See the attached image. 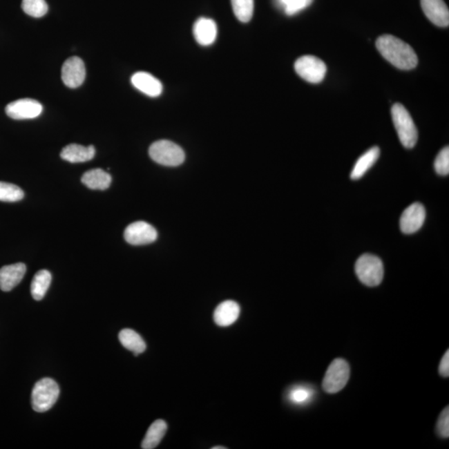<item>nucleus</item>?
Masks as SVG:
<instances>
[{"label": "nucleus", "mask_w": 449, "mask_h": 449, "mask_svg": "<svg viewBox=\"0 0 449 449\" xmlns=\"http://www.w3.org/2000/svg\"><path fill=\"white\" fill-rule=\"evenodd\" d=\"M195 39L202 46H209L218 37V26L213 19L200 18L193 26Z\"/></svg>", "instance_id": "15"}, {"label": "nucleus", "mask_w": 449, "mask_h": 449, "mask_svg": "<svg viewBox=\"0 0 449 449\" xmlns=\"http://www.w3.org/2000/svg\"><path fill=\"white\" fill-rule=\"evenodd\" d=\"M60 393L59 387L54 379L44 378L35 383L32 391L31 403L32 410L38 413H44L52 409Z\"/></svg>", "instance_id": "3"}, {"label": "nucleus", "mask_w": 449, "mask_h": 449, "mask_svg": "<svg viewBox=\"0 0 449 449\" xmlns=\"http://www.w3.org/2000/svg\"><path fill=\"white\" fill-rule=\"evenodd\" d=\"M120 341L126 350L132 351L135 356L144 353L146 349V343L140 334L131 329H122L120 333Z\"/></svg>", "instance_id": "20"}, {"label": "nucleus", "mask_w": 449, "mask_h": 449, "mask_svg": "<svg viewBox=\"0 0 449 449\" xmlns=\"http://www.w3.org/2000/svg\"><path fill=\"white\" fill-rule=\"evenodd\" d=\"M149 156L155 162L166 166H178L185 160L184 151L169 140L155 142L149 148Z\"/></svg>", "instance_id": "5"}, {"label": "nucleus", "mask_w": 449, "mask_h": 449, "mask_svg": "<svg viewBox=\"0 0 449 449\" xmlns=\"http://www.w3.org/2000/svg\"><path fill=\"white\" fill-rule=\"evenodd\" d=\"M86 68L84 61L79 57H71L62 67V80L67 87L77 88L84 84Z\"/></svg>", "instance_id": "11"}, {"label": "nucleus", "mask_w": 449, "mask_h": 449, "mask_svg": "<svg viewBox=\"0 0 449 449\" xmlns=\"http://www.w3.org/2000/svg\"><path fill=\"white\" fill-rule=\"evenodd\" d=\"M26 265L16 263L6 265L0 269V289L3 292H10L21 283L26 273Z\"/></svg>", "instance_id": "13"}, {"label": "nucleus", "mask_w": 449, "mask_h": 449, "mask_svg": "<svg viewBox=\"0 0 449 449\" xmlns=\"http://www.w3.org/2000/svg\"><path fill=\"white\" fill-rule=\"evenodd\" d=\"M232 9L236 19L242 23H248L254 12V0H231Z\"/></svg>", "instance_id": "23"}, {"label": "nucleus", "mask_w": 449, "mask_h": 449, "mask_svg": "<svg viewBox=\"0 0 449 449\" xmlns=\"http://www.w3.org/2000/svg\"><path fill=\"white\" fill-rule=\"evenodd\" d=\"M124 238L126 242L133 246H142L154 242L157 238V232L152 224L137 222L126 228Z\"/></svg>", "instance_id": "8"}, {"label": "nucleus", "mask_w": 449, "mask_h": 449, "mask_svg": "<svg viewBox=\"0 0 449 449\" xmlns=\"http://www.w3.org/2000/svg\"><path fill=\"white\" fill-rule=\"evenodd\" d=\"M376 48L383 58L401 70H411L417 66L418 56L413 48L395 36L379 37Z\"/></svg>", "instance_id": "1"}, {"label": "nucleus", "mask_w": 449, "mask_h": 449, "mask_svg": "<svg viewBox=\"0 0 449 449\" xmlns=\"http://www.w3.org/2000/svg\"><path fill=\"white\" fill-rule=\"evenodd\" d=\"M23 197V191L18 186L0 182V202H16L21 201Z\"/></svg>", "instance_id": "24"}, {"label": "nucleus", "mask_w": 449, "mask_h": 449, "mask_svg": "<svg viewBox=\"0 0 449 449\" xmlns=\"http://www.w3.org/2000/svg\"><path fill=\"white\" fill-rule=\"evenodd\" d=\"M167 430L166 423L164 420L157 419L151 424L145 438L142 443V448L153 449L157 448L161 443L163 437L165 436Z\"/></svg>", "instance_id": "21"}, {"label": "nucleus", "mask_w": 449, "mask_h": 449, "mask_svg": "<svg viewBox=\"0 0 449 449\" xmlns=\"http://www.w3.org/2000/svg\"><path fill=\"white\" fill-rule=\"evenodd\" d=\"M421 7L424 15L435 26H449V10L443 0H421Z\"/></svg>", "instance_id": "12"}, {"label": "nucleus", "mask_w": 449, "mask_h": 449, "mask_svg": "<svg viewBox=\"0 0 449 449\" xmlns=\"http://www.w3.org/2000/svg\"><path fill=\"white\" fill-rule=\"evenodd\" d=\"M295 70L301 79L309 83L320 84L325 79L327 67L323 61L317 57L305 55L296 60Z\"/></svg>", "instance_id": "7"}, {"label": "nucleus", "mask_w": 449, "mask_h": 449, "mask_svg": "<svg viewBox=\"0 0 449 449\" xmlns=\"http://www.w3.org/2000/svg\"><path fill=\"white\" fill-rule=\"evenodd\" d=\"M436 173L441 175L449 174V149L448 146L440 151L434 162Z\"/></svg>", "instance_id": "27"}, {"label": "nucleus", "mask_w": 449, "mask_h": 449, "mask_svg": "<svg viewBox=\"0 0 449 449\" xmlns=\"http://www.w3.org/2000/svg\"><path fill=\"white\" fill-rule=\"evenodd\" d=\"M381 154V150L378 146H374L365 154H363L355 163L354 167L351 173L350 178L353 180L361 178L371 167L373 166Z\"/></svg>", "instance_id": "19"}, {"label": "nucleus", "mask_w": 449, "mask_h": 449, "mask_svg": "<svg viewBox=\"0 0 449 449\" xmlns=\"http://www.w3.org/2000/svg\"><path fill=\"white\" fill-rule=\"evenodd\" d=\"M437 432L441 438L448 439L449 437V408L446 407L441 413L438 423H437Z\"/></svg>", "instance_id": "29"}, {"label": "nucleus", "mask_w": 449, "mask_h": 449, "mask_svg": "<svg viewBox=\"0 0 449 449\" xmlns=\"http://www.w3.org/2000/svg\"><path fill=\"white\" fill-rule=\"evenodd\" d=\"M439 374L441 376L448 378L449 376V351L444 354L442 361L439 365Z\"/></svg>", "instance_id": "30"}, {"label": "nucleus", "mask_w": 449, "mask_h": 449, "mask_svg": "<svg viewBox=\"0 0 449 449\" xmlns=\"http://www.w3.org/2000/svg\"><path fill=\"white\" fill-rule=\"evenodd\" d=\"M355 273L363 284L374 287L382 283L385 269L378 256L365 254L359 257L355 263Z\"/></svg>", "instance_id": "4"}, {"label": "nucleus", "mask_w": 449, "mask_h": 449, "mask_svg": "<svg viewBox=\"0 0 449 449\" xmlns=\"http://www.w3.org/2000/svg\"><path fill=\"white\" fill-rule=\"evenodd\" d=\"M426 218V211L422 204H412L403 212L400 218V229L404 234L415 233L423 227Z\"/></svg>", "instance_id": "10"}, {"label": "nucleus", "mask_w": 449, "mask_h": 449, "mask_svg": "<svg viewBox=\"0 0 449 449\" xmlns=\"http://www.w3.org/2000/svg\"><path fill=\"white\" fill-rule=\"evenodd\" d=\"M135 88L149 97H158L162 93V84L156 77L146 72H137L131 79Z\"/></svg>", "instance_id": "14"}, {"label": "nucleus", "mask_w": 449, "mask_h": 449, "mask_svg": "<svg viewBox=\"0 0 449 449\" xmlns=\"http://www.w3.org/2000/svg\"><path fill=\"white\" fill-rule=\"evenodd\" d=\"M240 305L233 300H226L216 307L214 312L216 324L227 327L233 325L240 316Z\"/></svg>", "instance_id": "16"}, {"label": "nucleus", "mask_w": 449, "mask_h": 449, "mask_svg": "<svg viewBox=\"0 0 449 449\" xmlns=\"http://www.w3.org/2000/svg\"><path fill=\"white\" fill-rule=\"evenodd\" d=\"M391 113L402 145L406 149H413L417 144L418 130L410 113L401 104H395L392 107Z\"/></svg>", "instance_id": "2"}, {"label": "nucleus", "mask_w": 449, "mask_h": 449, "mask_svg": "<svg viewBox=\"0 0 449 449\" xmlns=\"http://www.w3.org/2000/svg\"><path fill=\"white\" fill-rule=\"evenodd\" d=\"M24 13L34 18H41L47 14L48 7L45 0H23Z\"/></svg>", "instance_id": "25"}, {"label": "nucleus", "mask_w": 449, "mask_h": 449, "mask_svg": "<svg viewBox=\"0 0 449 449\" xmlns=\"http://www.w3.org/2000/svg\"><path fill=\"white\" fill-rule=\"evenodd\" d=\"M51 281V273L47 269H41L36 273L31 283V294L35 300L44 299L50 287Z\"/></svg>", "instance_id": "22"}, {"label": "nucleus", "mask_w": 449, "mask_h": 449, "mask_svg": "<svg viewBox=\"0 0 449 449\" xmlns=\"http://www.w3.org/2000/svg\"><path fill=\"white\" fill-rule=\"evenodd\" d=\"M96 150L95 146L90 145L84 146L79 144H69L60 153L61 158L71 163L86 162L95 157Z\"/></svg>", "instance_id": "17"}, {"label": "nucleus", "mask_w": 449, "mask_h": 449, "mask_svg": "<svg viewBox=\"0 0 449 449\" xmlns=\"http://www.w3.org/2000/svg\"><path fill=\"white\" fill-rule=\"evenodd\" d=\"M350 377V367L343 359H336L326 371L322 388L326 393L336 394L344 389Z\"/></svg>", "instance_id": "6"}, {"label": "nucleus", "mask_w": 449, "mask_h": 449, "mask_svg": "<svg viewBox=\"0 0 449 449\" xmlns=\"http://www.w3.org/2000/svg\"><path fill=\"white\" fill-rule=\"evenodd\" d=\"M6 112L8 116L15 120H32L42 113L43 106L38 101L23 99L8 104Z\"/></svg>", "instance_id": "9"}, {"label": "nucleus", "mask_w": 449, "mask_h": 449, "mask_svg": "<svg viewBox=\"0 0 449 449\" xmlns=\"http://www.w3.org/2000/svg\"><path fill=\"white\" fill-rule=\"evenodd\" d=\"M226 447H213L212 449H226Z\"/></svg>", "instance_id": "31"}, {"label": "nucleus", "mask_w": 449, "mask_h": 449, "mask_svg": "<svg viewBox=\"0 0 449 449\" xmlns=\"http://www.w3.org/2000/svg\"><path fill=\"white\" fill-rule=\"evenodd\" d=\"M312 390L305 387H296L294 388L291 393H289V399L295 403H304L312 398Z\"/></svg>", "instance_id": "28"}, {"label": "nucleus", "mask_w": 449, "mask_h": 449, "mask_svg": "<svg viewBox=\"0 0 449 449\" xmlns=\"http://www.w3.org/2000/svg\"><path fill=\"white\" fill-rule=\"evenodd\" d=\"M82 182L89 189L104 191L111 185L112 177L103 169H93L84 174Z\"/></svg>", "instance_id": "18"}, {"label": "nucleus", "mask_w": 449, "mask_h": 449, "mask_svg": "<svg viewBox=\"0 0 449 449\" xmlns=\"http://www.w3.org/2000/svg\"><path fill=\"white\" fill-rule=\"evenodd\" d=\"M314 0H279L284 7L285 13L289 16L295 15L312 5Z\"/></svg>", "instance_id": "26"}]
</instances>
